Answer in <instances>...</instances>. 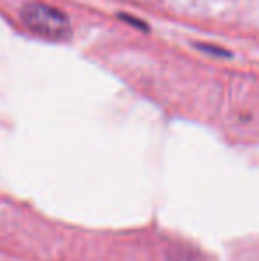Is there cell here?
<instances>
[{"label":"cell","mask_w":259,"mask_h":261,"mask_svg":"<svg viewBox=\"0 0 259 261\" xmlns=\"http://www.w3.org/2000/svg\"><path fill=\"white\" fill-rule=\"evenodd\" d=\"M21 20L32 32L50 39H64L71 34V25L63 11L41 2H32L21 9Z\"/></svg>","instance_id":"cell-1"}]
</instances>
